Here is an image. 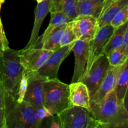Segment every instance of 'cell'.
Segmentation results:
<instances>
[{
	"mask_svg": "<svg viewBox=\"0 0 128 128\" xmlns=\"http://www.w3.org/2000/svg\"><path fill=\"white\" fill-rule=\"evenodd\" d=\"M51 5V0H42L40 2H38V4L34 10V22L31 32V37L24 48H28L31 47L39 37L38 34L40 32V28L46 15L50 12Z\"/></svg>",
	"mask_w": 128,
	"mask_h": 128,
	"instance_id": "15",
	"label": "cell"
},
{
	"mask_svg": "<svg viewBox=\"0 0 128 128\" xmlns=\"http://www.w3.org/2000/svg\"><path fill=\"white\" fill-rule=\"evenodd\" d=\"M128 62L126 61L121 66L120 72L117 76L114 91L118 101L121 105L126 94L128 92Z\"/></svg>",
	"mask_w": 128,
	"mask_h": 128,
	"instance_id": "20",
	"label": "cell"
},
{
	"mask_svg": "<svg viewBox=\"0 0 128 128\" xmlns=\"http://www.w3.org/2000/svg\"><path fill=\"white\" fill-rule=\"evenodd\" d=\"M128 5V0H118L113 1L106 6L102 10L101 14L98 20V29L102 26L110 24L113 18L120 10Z\"/></svg>",
	"mask_w": 128,
	"mask_h": 128,
	"instance_id": "19",
	"label": "cell"
},
{
	"mask_svg": "<svg viewBox=\"0 0 128 128\" xmlns=\"http://www.w3.org/2000/svg\"><path fill=\"white\" fill-rule=\"evenodd\" d=\"M120 106L116 93L112 90L101 101L90 105L89 112L95 120L106 124L109 127L116 120Z\"/></svg>",
	"mask_w": 128,
	"mask_h": 128,
	"instance_id": "4",
	"label": "cell"
},
{
	"mask_svg": "<svg viewBox=\"0 0 128 128\" xmlns=\"http://www.w3.org/2000/svg\"><path fill=\"white\" fill-rule=\"evenodd\" d=\"M121 66H109L103 80L101 81L97 91L90 101V105L101 101L109 92L114 90L117 76L121 68Z\"/></svg>",
	"mask_w": 128,
	"mask_h": 128,
	"instance_id": "13",
	"label": "cell"
},
{
	"mask_svg": "<svg viewBox=\"0 0 128 128\" xmlns=\"http://www.w3.org/2000/svg\"><path fill=\"white\" fill-rule=\"evenodd\" d=\"M6 92L4 90L1 82H0V108H4L5 97H6Z\"/></svg>",
	"mask_w": 128,
	"mask_h": 128,
	"instance_id": "30",
	"label": "cell"
},
{
	"mask_svg": "<svg viewBox=\"0 0 128 128\" xmlns=\"http://www.w3.org/2000/svg\"><path fill=\"white\" fill-rule=\"evenodd\" d=\"M71 22L76 40L91 41L98 30V20L92 16H78Z\"/></svg>",
	"mask_w": 128,
	"mask_h": 128,
	"instance_id": "11",
	"label": "cell"
},
{
	"mask_svg": "<svg viewBox=\"0 0 128 128\" xmlns=\"http://www.w3.org/2000/svg\"><path fill=\"white\" fill-rule=\"evenodd\" d=\"M128 30V22H126L114 30L105 46L104 49V54L107 56L110 52L122 46L125 32Z\"/></svg>",
	"mask_w": 128,
	"mask_h": 128,
	"instance_id": "21",
	"label": "cell"
},
{
	"mask_svg": "<svg viewBox=\"0 0 128 128\" xmlns=\"http://www.w3.org/2000/svg\"><path fill=\"white\" fill-rule=\"evenodd\" d=\"M115 30L111 24L106 25L98 30L93 39L90 42L88 59L84 74L89 71L94 61L103 54L105 46Z\"/></svg>",
	"mask_w": 128,
	"mask_h": 128,
	"instance_id": "8",
	"label": "cell"
},
{
	"mask_svg": "<svg viewBox=\"0 0 128 128\" xmlns=\"http://www.w3.org/2000/svg\"><path fill=\"white\" fill-rule=\"evenodd\" d=\"M128 94L125 95L122 102L120 106V111L116 120L108 128H128Z\"/></svg>",
	"mask_w": 128,
	"mask_h": 128,
	"instance_id": "23",
	"label": "cell"
},
{
	"mask_svg": "<svg viewBox=\"0 0 128 128\" xmlns=\"http://www.w3.org/2000/svg\"><path fill=\"white\" fill-rule=\"evenodd\" d=\"M2 55V52H1V51H0V57H1V56Z\"/></svg>",
	"mask_w": 128,
	"mask_h": 128,
	"instance_id": "35",
	"label": "cell"
},
{
	"mask_svg": "<svg viewBox=\"0 0 128 128\" xmlns=\"http://www.w3.org/2000/svg\"><path fill=\"white\" fill-rule=\"evenodd\" d=\"M90 41L76 40L72 51L74 54L75 62L71 82H80L84 75L89 55Z\"/></svg>",
	"mask_w": 128,
	"mask_h": 128,
	"instance_id": "12",
	"label": "cell"
},
{
	"mask_svg": "<svg viewBox=\"0 0 128 128\" xmlns=\"http://www.w3.org/2000/svg\"><path fill=\"white\" fill-rule=\"evenodd\" d=\"M106 0H79L78 16H90L98 20Z\"/></svg>",
	"mask_w": 128,
	"mask_h": 128,
	"instance_id": "17",
	"label": "cell"
},
{
	"mask_svg": "<svg viewBox=\"0 0 128 128\" xmlns=\"http://www.w3.org/2000/svg\"><path fill=\"white\" fill-rule=\"evenodd\" d=\"M51 13V20L50 24L42 35L38 38L34 43L31 46L34 48H41L43 42L47 38L52 32V31L60 26L69 22L70 20L65 14L62 12H52Z\"/></svg>",
	"mask_w": 128,
	"mask_h": 128,
	"instance_id": "16",
	"label": "cell"
},
{
	"mask_svg": "<svg viewBox=\"0 0 128 128\" xmlns=\"http://www.w3.org/2000/svg\"><path fill=\"white\" fill-rule=\"evenodd\" d=\"M76 40V36L74 34L72 27L71 21L66 24V26L61 36V41H60V47L66 46L70 44L75 42Z\"/></svg>",
	"mask_w": 128,
	"mask_h": 128,
	"instance_id": "25",
	"label": "cell"
},
{
	"mask_svg": "<svg viewBox=\"0 0 128 128\" xmlns=\"http://www.w3.org/2000/svg\"><path fill=\"white\" fill-rule=\"evenodd\" d=\"M24 71L20 60V50L9 48L2 52L0 57V82L6 94L14 100Z\"/></svg>",
	"mask_w": 128,
	"mask_h": 128,
	"instance_id": "1",
	"label": "cell"
},
{
	"mask_svg": "<svg viewBox=\"0 0 128 128\" xmlns=\"http://www.w3.org/2000/svg\"><path fill=\"white\" fill-rule=\"evenodd\" d=\"M38 128H61V124L58 115H51L42 120Z\"/></svg>",
	"mask_w": 128,
	"mask_h": 128,
	"instance_id": "27",
	"label": "cell"
},
{
	"mask_svg": "<svg viewBox=\"0 0 128 128\" xmlns=\"http://www.w3.org/2000/svg\"><path fill=\"white\" fill-rule=\"evenodd\" d=\"M109 66L110 64L107 56L103 54L94 61L89 71L82 76L80 82L84 84L87 87L90 100L92 99L97 91L106 74Z\"/></svg>",
	"mask_w": 128,
	"mask_h": 128,
	"instance_id": "6",
	"label": "cell"
},
{
	"mask_svg": "<svg viewBox=\"0 0 128 128\" xmlns=\"http://www.w3.org/2000/svg\"><path fill=\"white\" fill-rule=\"evenodd\" d=\"M109 64L112 66H120L123 64L128 60V54H126L122 46L114 50L107 55Z\"/></svg>",
	"mask_w": 128,
	"mask_h": 128,
	"instance_id": "24",
	"label": "cell"
},
{
	"mask_svg": "<svg viewBox=\"0 0 128 128\" xmlns=\"http://www.w3.org/2000/svg\"><path fill=\"white\" fill-rule=\"evenodd\" d=\"M9 48H10L9 47V42L8 41L6 34H5L3 26H2L1 17H0V51L3 52Z\"/></svg>",
	"mask_w": 128,
	"mask_h": 128,
	"instance_id": "29",
	"label": "cell"
},
{
	"mask_svg": "<svg viewBox=\"0 0 128 128\" xmlns=\"http://www.w3.org/2000/svg\"><path fill=\"white\" fill-rule=\"evenodd\" d=\"M79 0H51L50 12H62L70 21L78 16V4Z\"/></svg>",
	"mask_w": 128,
	"mask_h": 128,
	"instance_id": "18",
	"label": "cell"
},
{
	"mask_svg": "<svg viewBox=\"0 0 128 128\" xmlns=\"http://www.w3.org/2000/svg\"><path fill=\"white\" fill-rule=\"evenodd\" d=\"M66 24L56 28L45 40L41 48L51 51H54L60 48L61 36L66 28Z\"/></svg>",
	"mask_w": 128,
	"mask_h": 128,
	"instance_id": "22",
	"label": "cell"
},
{
	"mask_svg": "<svg viewBox=\"0 0 128 128\" xmlns=\"http://www.w3.org/2000/svg\"><path fill=\"white\" fill-rule=\"evenodd\" d=\"M43 106L51 115H58L71 106L69 85L58 78L44 80Z\"/></svg>",
	"mask_w": 128,
	"mask_h": 128,
	"instance_id": "3",
	"label": "cell"
},
{
	"mask_svg": "<svg viewBox=\"0 0 128 128\" xmlns=\"http://www.w3.org/2000/svg\"><path fill=\"white\" fill-rule=\"evenodd\" d=\"M90 128H108V126L106 124L102 123V122H99L97 121L96 123L92 125Z\"/></svg>",
	"mask_w": 128,
	"mask_h": 128,
	"instance_id": "32",
	"label": "cell"
},
{
	"mask_svg": "<svg viewBox=\"0 0 128 128\" xmlns=\"http://www.w3.org/2000/svg\"><path fill=\"white\" fill-rule=\"evenodd\" d=\"M26 74L28 86L23 101L34 108L42 107L43 106L42 83L44 80L38 76L35 72L26 71Z\"/></svg>",
	"mask_w": 128,
	"mask_h": 128,
	"instance_id": "10",
	"label": "cell"
},
{
	"mask_svg": "<svg viewBox=\"0 0 128 128\" xmlns=\"http://www.w3.org/2000/svg\"><path fill=\"white\" fill-rule=\"evenodd\" d=\"M4 109L6 128H38L41 121L34 108L27 102H18L6 94Z\"/></svg>",
	"mask_w": 128,
	"mask_h": 128,
	"instance_id": "2",
	"label": "cell"
},
{
	"mask_svg": "<svg viewBox=\"0 0 128 128\" xmlns=\"http://www.w3.org/2000/svg\"><path fill=\"white\" fill-rule=\"evenodd\" d=\"M128 21V5H126L122 8L117 12L110 24L114 29H117L120 26H122Z\"/></svg>",
	"mask_w": 128,
	"mask_h": 128,
	"instance_id": "26",
	"label": "cell"
},
{
	"mask_svg": "<svg viewBox=\"0 0 128 128\" xmlns=\"http://www.w3.org/2000/svg\"><path fill=\"white\" fill-rule=\"evenodd\" d=\"M52 52L42 48H24L20 50V60L26 71L37 72Z\"/></svg>",
	"mask_w": 128,
	"mask_h": 128,
	"instance_id": "9",
	"label": "cell"
},
{
	"mask_svg": "<svg viewBox=\"0 0 128 128\" xmlns=\"http://www.w3.org/2000/svg\"><path fill=\"white\" fill-rule=\"evenodd\" d=\"M74 42L60 47L51 53L43 66L37 71L36 74L43 80L58 78L59 69L62 61L72 51Z\"/></svg>",
	"mask_w": 128,
	"mask_h": 128,
	"instance_id": "7",
	"label": "cell"
},
{
	"mask_svg": "<svg viewBox=\"0 0 128 128\" xmlns=\"http://www.w3.org/2000/svg\"><path fill=\"white\" fill-rule=\"evenodd\" d=\"M4 2V0H0V10H1V6H2V4Z\"/></svg>",
	"mask_w": 128,
	"mask_h": 128,
	"instance_id": "33",
	"label": "cell"
},
{
	"mask_svg": "<svg viewBox=\"0 0 128 128\" xmlns=\"http://www.w3.org/2000/svg\"><path fill=\"white\" fill-rule=\"evenodd\" d=\"M0 128H6L4 109L0 108Z\"/></svg>",
	"mask_w": 128,
	"mask_h": 128,
	"instance_id": "31",
	"label": "cell"
},
{
	"mask_svg": "<svg viewBox=\"0 0 128 128\" xmlns=\"http://www.w3.org/2000/svg\"><path fill=\"white\" fill-rule=\"evenodd\" d=\"M70 99L71 105L90 110V96L88 90L81 82H71L69 85Z\"/></svg>",
	"mask_w": 128,
	"mask_h": 128,
	"instance_id": "14",
	"label": "cell"
},
{
	"mask_svg": "<svg viewBox=\"0 0 128 128\" xmlns=\"http://www.w3.org/2000/svg\"><path fill=\"white\" fill-rule=\"evenodd\" d=\"M28 86V78L26 71L25 70L23 74H22L21 80L20 81V85H19L18 91L17 92L16 101L18 102H22L23 101L24 98L25 94H26V90H27Z\"/></svg>",
	"mask_w": 128,
	"mask_h": 128,
	"instance_id": "28",
	"label": "cell"
},
{
	"mask_svg": "<svg viewBox=\"0 0 128 128\" xmlns=\"http://www.w3.org/2000/svg\"><path fill=\"white\" fill-rule=\"evenodd\" d=\"M36 1H37L38 2H41V1H42V0H36Z\"/></svg>",
	"mask_w": 128,
	"mask_h": 128,
	"instance_id": "34",
	"label": "cell"
},
{
	"mask_svg": "<svg viewBox=\"0 0 128 128\" xmlns=\"http://www.w3.org/2000/svg\"><path fill=\"white\" fill-rule=\"evenodd\" d=\"M61 128H90L96 122L89 111L79 106H71L58 114Z\"/></svg>",
	"mask_w": 128,
	"mask_h": 128,
	"instance_id": "5",
	"label": "cell"
}]
</instances>
